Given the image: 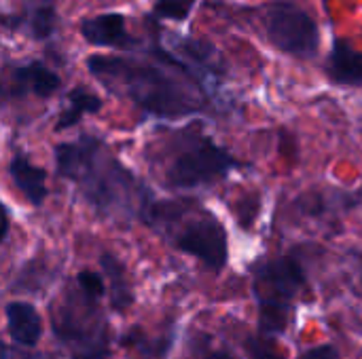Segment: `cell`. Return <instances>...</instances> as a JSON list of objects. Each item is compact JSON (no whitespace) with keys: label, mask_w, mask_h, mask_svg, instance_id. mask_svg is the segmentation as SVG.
<instances>
[{"label":"cell","mask_w":362,"mask_h":359,"mask_svg":"<svg viewBox=\"0 0 362 359\" xmlns=\"http://www.w3.org/2000/svg\"><path fill=\"white\" fill-rule=\"evenodd\" d=\"M329 76L348 87H362V51L346 40H335L329 57Z\"/></svg>","instance_id":"52a82bcc"},{"label":"cell","mask_w":362,"mask_h":359,"mask_svg":"<svg viewBox=\"0 0 362 359\" xmlns=\"http://www.w3.org/2000/svg\"><path fill=\"white\" fill-rule=\"evenodd\" d=\"M55 154H57L59 174L81 182L95 165L98 144L91 140H83L78 144H62V146H57Z\"/></svg>","instance_id":"8992f818"},{"label":"cell","mask_w":362,"mask_h":359,"mask_svg":"<svg viewBox=\"0 0 362 359\" xmlns=\"http://www.w3.org/2000/svg\"><path fill=\"white\" fill-rule=\"evenodd\" d=\"M263 23L269 40L284 53L297 57H312L320 44L316 21L295 2L276 0L265 8Z\"/></svg>","instance_id":"7a4b0ae2"},{"label":"cell","mask_w":362,"mask_h":359,"mask_svg":"<svg viewBox=\"0 0 362 359\" xmlns=\"http://www.w3.org/2000/svg\"><path fill=\"white\" fill-rule=\"evenodd\" d=\"M176 245L214 271H221L227 262V235L214 218H202L189 224L176 239Z\"/></svg>","instance_id":"277c9868"},{"label":"cell","mask_w":362,"mask_h":359,"mask_svg":"<svg viewBox=\"0 0 362 359\" xmlns=\"http://www.w3.org/2000/svg\"><path fill=\"white\" fill-rule=\"evenodd\" d=\"M288 311L286 305L276 303H259V330L263 334H282L288 324Z\"/></svg>","instance_id":"4fadbf2b"},{"label":"cell","mask_w":362,"mask_h":359,"mask_svg":"<svg viewBox=\"0 0 362 359\" xmlns=\"http://www.w3.org/2000/svg\"><path fill=\"white\" fill-rule=\"evenodd\" d=\"M299 359H339V353L333 345H320L308 349Z\"/></svg>","instance_id":"ffe728a7"},{"label":"cell","mask_w":362,"mask_h":359,"mask_svg":"<svg viewBox=\"0 0 362 359\" xmlns=\"http://www.w3.org/2000/svg\"><path fill=\"white\" fill-rule=\"evenodd\" d=\"M53 30V8L40 6L32 15V32L36 38H47Z\"/></svg>","instance_id":"2e32d148"},{"label":"cell","mask_w":362,"mask_h":359,"mask_svg":"<svg viewBox=\"0 0 362 359\" xmlns=\"http://www.w3.org/2000/svg\"><path fill=\"white\" fill-rule=\"evenodd\" d=\"M108 358V345L106 339H91L87 341L81 349H76V353L72 355V359H106Z\"/></svg>","instance_id":"ac0fdd59"},{"label":"cell","mask_w":362,"mask_h":359,"mask_svg":"<svg viewBox=\"0 0 362 359\" xmlns=\"http://www.w3.org/2000/svg\"><path fill=\"white\" fill-rule=\"evenodd\" d=\"M68 99H70V104H72V110H70V112H66V114H62V121H59L57 129L70 127V125H74V123L78 121V116H81V114L98 112V110L102 108V102H100L95 95H91V93L83 91V89H74V91H70Z\"/></svg>","instance_id":"5bb4252c"},{"label":"cell","mask_w":362,"mask_h":359,"mask_svg":"<svg viewBox=\"0 0 362 359\" xmlns=\"http://www.w3.org/2000/svg\"><path fill=\"white\" fill-rule=\"evenodd\" d=\"M81 34L85 36L87 42L98 47H123L127 42L125 17L108 13L93 19H85L81 25Z\"/></svg>","instance_id":"ba28073f"},{"label":"cell","mask_w":362,"mask_h":359,"mask_svg":"<svg viewBox=\"0 0 362 359\" xmlns=\"http://www.w3.org/2000/svg\"><path fill=\"white\" fill-rule=\"evenodd\" d=\"M195 0H159L157 13L170 19H185Z\"/></svg>","instance_id":"e0dca14e"},{"label":"cell","mask_w":362,"mask_h":359,"mask_svg":"<svg viewBox=\"0 0 362 359\" xmlns=\"http://www.w3.org/2000/svg\"><path fill=\"white\" fill-rule=\"evenodd\" d=\"M6 231H8V216H6V209H4V205L0 203V241L4 239Z\"/></svg>","instance_id":"44dd1931"},{"label":"cell","mask_w":362,"mask_h":359,"mask_svg":"<svg viewBox=\"0 0 362 359\" xmlns=\"http://www.w3.org/2000/svg\"><path fill=\"white\" fill-rule=\"evenodd\" d=\"M206 359H233V358H231L229 353H223V351H221V353H212L210 358H206Z\"/></svg>","instance_id":"7402d4cb"},{"label":"cell","mask_w":362,"mask_h":359,"mask_svg":"<svg viewBox=\"0 0 362 359\" xmlns=\"http://www.w3.org/2000/svg\"><path fill=\"white\" fill-rule=\"evenodd\" d=\"M78 286L87 298H100L104 294V281L98 273H91V271L78 273Z\"/></svg>","instance_id":"d6986e66"},{"label":"cell","mask_w":362,"mask_h":359,"mask_svg":"<svg viewBox=\"0 0 362 359\" xmlns=\"http://www.w3.org/2000/svg\"><path fill=\"white\" fill-rule=\"evenodd\" d=\"M233 165L235 163L227 150L210 142H204L174 161V165L168 171V180L178 188H191L223 178Z\"/></svg>","instance_id":"3957f363"},{"label":"cell","mask_w":362,"mask_h":359,"mask_svg":"<svg viewBox=\"0 0 362 359\" xmlns=\"http://www.w3.org/2000/svg\"><path fill=\"white\" fill-rule=\"evenodd\" d=\"M11 178H13L15 186L28 197L30 203L40 205L42 199L47 197V186H45L47 174L40 167H34L32 163H28L25 159H21V157L13 159Z\"/></svg>","instance_id":"30bf717a"},{"label":"cell","mask_w":362,"mask_h":359,"mask_svg":"<svg viewBox=\"0 0 362 359\" xmlns=\"http://www.w3.org/2000/svg\"><path fill=\"white\" fill-rule=\"evenodd\" d=\"M17 78L23 87H28L32 93H36L40 97H49L59 87V76L53 74L51 70H47L42 63H32V66L17 70Z\"/></svg>","instance_id":"8fae6325"},{"label":"cell","mask_w":362,"mask_h":359,"mask_svg":"<svg viewBox=\"0 0 362 359\" xmlns=\"http://www.w3.org/2000/svg\"><path fill=\"white\" fill-rule=\"evenodd\" d=\"M102 269L112 284V307L117 311H125L132 305V292H129L121 262H117L110 254H104L102 256Z\"/></svg>","instance_id":"7c38bea8"},{"label":"cell","mask_w":362,"mask_h":359,"mask_svg":"<svg viewBox=\"0 0 362 359\" xmlns=\"http://www.w3.org/2000/svg\"><path fill=\"white\" fill-rule=\"evenodd\" d=\"M6 320H8V332L15 343L23 347H34L42 334L40 315L32 305L25 303H11L6 307Z\"/></svg>","instance_id":"9c48e42d"},{"label":"cell","mask_w":362,"mask_h":359,"mask_svg":"<svg viewBox=\"0 0 362 359\" xmlns=\"http://www.w3.org/2000/svg\"><path fill=\"white\" fill-rule=\"evenodd\" d=\"M87 66L93 76L104 78L106 83H121L127 93L148 112L176 116L193 110L189 97H185L180 89L151 68H138L115 57H89Z\"/></svg>","instance_id":"6da1fadb"},{"label":"cell","mask_w":362,"mask_h":359,"mask_svg":"<svg viewBox=\"0 0 362 359\" xmlns=\"http://www.w3.org/2000/svg\"><path fill=\"white\" fill-rule=\"evenodd\" d=\"M0 359H6V347L0 343Z\"/></svg>","instance_id":"603a6c76"},{"label":"cell","mask_w":362,"mask_h":359,"mask_svg":"<svg viewBox=\"0 0 362 359\" xmlns=\"http://www.w3.org/2000/svg\"><path fill=\"white\" fill-rule=\"evenodd\" d=\"M305 277L295 258H280L263 264L257 273L259 303H276L291 307L293 296L301 290Z\"/></svg>","instance_id":"5b68a950"},{"label":"cell","mask_w":362,"mask_h":359,"mask_svg":"<svg viewBox=\"0 0 362 359\" xmlns=\"http://www.w3.org/2000/svg\"><path fill=\"white\" fill-rule=\"evenodd\" d=\"M246 353L250 359H284V355L276 349L274 343L263 341V339H248Z\"/></svg>","instance_id":"9a60e30c"}]
</instances>
